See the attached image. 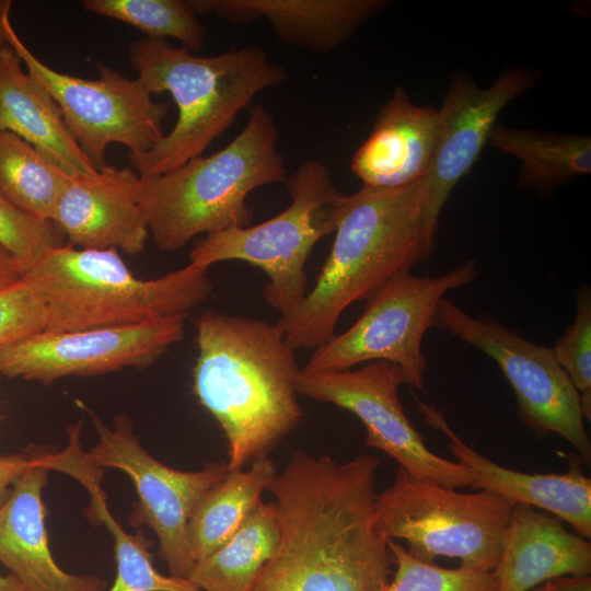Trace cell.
<instances>
[{
	"mask_svg": "<svg viewBox=\"0 0 591 591\" xmlns=\"http://www.w3.org/2000/svg\"><path fill=\"white\" fill-rule=\"evenodd\" d=\"M379 462L293 452L268 486L279 544L247 591H382L394 558L373 525Z\"/></svg>",
	"mask_w": 591,
	"mask_h": 591,
	"instance_id": "cell-1",
	"label": "cell"
},
{
	"mask_svg": "<svg viewBox=\"0 0 591 591\" xmlns=\"http://www.w3.org/2000/svg\"><path fill=\"white\" fill-rule=\"evenodd\" d=\"M196 347L193 390L224 434L229 471L268 456L302 419L300 368L282 329L206 311L196 321Z\"/></svg>",
	"mask_w": 591,
	"mask_h": 591,
	"instance_id": "cell-2",
	"label": "cell"
},
{
	"mask_svg": "<svg viewBox=\"0 0 591 591\" xmlns=\"http://www.w3.org/2000/svg\"><path fill=\"white\" fill-rule=\"evenodd\" d=\"M334 234L313 288L277 322L294 351L329 340L348 306L430 257L434 239L426 227L422 179L345 195Z\"/></svg>",
	"mask_w": 591,
	"mask_h": 591,
	"instance_id": "cell-3",
	"label": "cell"
},
{
	"mask_svg": "<svg viewBox=\"0 0 591 591\" xmlns=\"http://www.w3.org/2000/svg\"><path fill=\"white\" fill-rule=\"evenodd\" d=\"M137 79L150 94L169 92L177 107L173 129L149 151L129 154L140 177L151 178L202 155L260 92L280 85L286 70L257 45L196 56L163 38L129 46Z\"/></svg>",
	"mask_w": 591,
	"mask_h": 591,
	"instance_id": "cell-4",
	"label": "cell"
},
{
	"mask_svg": "<svg viewBox=\"0 0 591 591\" xmlns=\"http://www.w3.org/2000/svg\"><path fill=\"white\" fill-rule=\"evenodd\" d=\"M277 141L273 114L257 104L248 108L244 128L221 150L155 177H141V202L158 247L176 252L199 234L250 225L247 196L286 179Z\"/></svg>",
	"mask_w": 591,
	"mask_h": 591,
	"instance_id": "cell-5",
	"label": "cell"
},
{
	"mask_svg": "<svg viewBox=\"0 0 591 591\" xmlns=\"http://www.w3.org/2000/svg\"><path fill=\"white\" fill-rule=\"evenodd\" d=\"M23 276L43 301L49 331L114 327L189 314L213 288L206 268L188 264L141 279L115 248L70 244L48 250Z\"/></svg>",
	"mask_w": 591,
	"mask_h": 591,
	"instance_id": "cell-6",
	"label": "cell"
},
{
	"mask_svg": "<svg viewBox=\"0 0 591 591\" xmlns=\"http://www.w3.org/2000/svg\"><path fill=\"white\" fill-rule=\"evenodd\" d=\"M290 205L254 225L205 235L189 252V263L208 269L220 262L241 260L263 269V293L280 316L299 306L308 293L305 264L316 243L334 233L345 194L329 169L317 160L302 163L285 179Z\"/></svg>",
	"mask_w": 591,
	"mask_h": 591,
	"instance_id": "cell-7",
	"label": "cell"
},
{
	"mask_svg": "<svg viewBox=\"0 0 591 591\" xmlns=\"http://www.w3.org/2000/svg\"><path fill=\"white\" fill-rule=\"evenodd\" d=\"M513 503L479 490L459 493L415 478L398 466L393 483L374 498V530L385 540H404L415 558L433 563L459 558L461 567L494 571Z\"/></svg>",
	"mask_w": 591,
	"mask_h": 591,
	"instance_id": "cell-8",
	"label": "cell"
},
{
	"mask_svg": "<svg viewBox=\"0 0 591 591\" xmlns=\"http://www.w3.org/2000/svg\"><path fill=\"white\" fill-rule=\"evenodd\" d=\"M476 276V262L468 259L433 277L407 271L392 278L367 300L349 328L313 349L301 370L344 371L390 361L401 368L405 384L422 391L427 367L422 339L432 327L436 308L449 291L465 287Z\"/></svg>",
	"mask_w": 591,
	"mask_h": 591,
	"instance_id": "cell-9",
	"label": "cell"
},
{
	"mask_svg": "<svg viewBox=\"0 0 591 591\" xmlns=\"http://www.w3.org/2000/svg\"><path fill=\"white\" fill-rule=\"evenodd\" d=\"M10 11L9 1L0 16L7 44L53 96L68 131L97 170L106 165V150L113 143L128 148L129 154H139L159 142L164 136L166 103L153 101L138 79H129L104 63H97L100 76L92 80L50 68L20 38Z\"/></svg>",
	"mask_w": 591,
	"mask_h": 591,
	"instance_id": "cell-10",
	"label": "cell"
},
{
	"mask_svg": "<svg viewBox=\"0 0 591 591\" xmlns=\"http://www.w3.org/2000/svg\"><path fill=\"white\" fill-rule=\"evenodd\" d=\"M432 327L493 359L513 390L520 422L538 437L560 436L590 464L591 441L580 397L552 348L526 340L490 317L472 316L447 298L436 308Z\"/></svg>",
	"mask_w": 591,
	"mask_h": 591,
	"instance_id": "cell-11",
	"label": "cell"
},
{
	"mask_svg": "<svg viewBox=\"0 0 591 591\" xmlns=\"http://www.w3.org/2000/svg\"><path fill=\"white\" fill-rule=\"evenodd\" d=\"M97 442L85 452L95 467L117 468L135 484L138 503L132 517L152 529L169 575L187 579L194 566L188 522L200 499L228 474V463H208L199 471H179L154 459L140 444L131 420L120 415L112 428L89 410Z\"/></svg>",
	"mask_w": 591,
	"mask_h": 591,
	"instance_id": "cell-12",
	"label": "cell"
},
{
	"mask_svg": "<svg viewBox=\"0 0 591 591\" xmlns=\"http://www.w3.org/2000/svg\"><path fill=\"white\" fill-rule=\"evenodd\" d=\"M401 368L372 361L357 370L308 372L300 369L298 394L350 412L366 429V443L393 457L417 479L449 489L471 487L470 468L431 452L405 414L398 389Z\"/></svg>",
	"mask_w": 591,
	"mask_h": 591,
	"instance_id": "cell-13",
	"label": "cell"
},
{
	"mask_svg": "<svg viewBox=\"0 0 591 591\" xmlns=\"http://www.w3.org/2000/svg\"><path fill=\"white\" fill-rule=\"evenodd\" d=\"M188 315L81 331L43 329L0 349V375L50 384L71 375L143 369L183 339Z\"/></svg>",
	"mask_w": 591,
	"mask_h": 591,
	"instance_id": "cell-14",
	"label": "cell"
},
{
	"mask_svg": "<svg viewBox=\"0 0 591 591\" xmlns=\"http://www.w3.org/2000/svg\"><path fill=\"white\" fill-rule=\"evenodd\" d=\"M537 79L525 68L508 70L488 88L466 74L451 81L439 112V135L430 167L422 178L424 215L434 239L441 210L456 183L471 170L502 109L531 90Z\"/></svg>",
	"mask_w": 591,
	"mask_h": 591,
	"instance_id": "cell-15",
	"label": "cell"
},
{
	"mask_svg": "<svg viewBox=\"0 0 591 591\" xmlns=\"http://www.w3.org/2000/svg\"><path fill=\"white\" fill-rule=\"evenodd\" d=\"M142 178L129 167L105 165L70 175L53 221L79 248H115L135 255L149 237L141 202Z\"/></svg>",
	"mask_w": 591,
	"mask_h": 591,
	"instance_id": "cell-16",
	"label": "cell"
},
{
	"mask_svg": "<svg viewBox=\"0 0 591 591\" xmlns=\"http://www.w3.org/2000/svg\"><path fill=\"white\" fill-rule=\"evenodd\" d=\"M427 424L441 431L459 462L472 473L471 488L487 490L514 503L545 510L569 523L582 537H591V479L583 475L579 461H569L565 473H525L503 467L477 453L449 426L433 405L416 397Z\"/></svg>",
	"mask_w": 591,
	"mask_h": 591,
	"instance_id": "cell-17",
	"label": "cell"
},
{
	"mask_svg": "<svg viewBox=\"0 0 591 591\" xmlns=\"http://www.w3.org/2000/svg\"><path fill=\"white\" fill-rule=\"evenodd\" d=\"M439 135V112L414 104L397 88L380 108L372 130L352 155L350 167L372 188H397L422 179Z\"/></svg>",
	"mask_w": 591,
	"mask_h": 591,
	"instance_id": "cell-18",
	"label": "cell"
},
{
	"mask_svg": "<svg viewBox=\"0 0 591 591\" xmlns=\"http://www.w3.org/2000/svg\"><path fill=\"white\" fill-rule=\"evenodd\" d=\"M196 14L232 23L267 20L278 39L316 54L345 44L389 3L385 0H188Z\"/></svg>",
	"mask_w": 591,
	"mask_h": 591,
	"instance_id": "cell-19",
	"label": "cell"
},
{
	"mask_svg": "<svg viewBox=\"0 0 591 591\" xmlns=\"http://www.w3.org/2000/svg\"><path fill=\"white\" fill-rule=\"evenodd\" d=\"M48 473L35 459L15 482L0 511V563L26 591H103L105 580L69 573L51 555L42 498Z\"/></svg>",
	"mask_w": 591,
	"mask_h": 591,
	"instance_id": "cell-20",
	"label": "cell"
},
{
	"mask_svg": "<svg viewBox=\"0 0 591 591\" xmlns=\"http://www.w3.org/2000/svg\"><path fill=\"white\" fill-rule=\"evenodd\" d=\"M591 543L563 521L526 503H514L494 572L498 591H529L560 576H589Z\"/></svg>",
	"mask_w": 591,
	"mask_h": 591,
	"instance_id": "cell-21",
	"label": "cell"
},
{
	"mask_svg": "<svg viewBox=\"0 0 591 591\" xmlns=\"http://www.w3.org/2000/svg\"><path fill=\"white\" fill-rule=\"evenodd\" d=\"M22 65L8 44L0 48V130L19 136L70 175L95 172L53 96Z\"/></svg>",
	"mask_w": 591,
	"mask_h": 591,
	"instance_id": "cell-22",
	"label": "cell"
},
{
	"mask_svg": "<svg viewBox=\"0 0 591 591\" xmlns=\"http://www.w3.org/2000/svg\"><path fill=\"white\" fill-rule=\"evenodd\" d=\"M81 422L68 429L69 443L60 453L38 456V464L80 482L90 494L88 515L109 531L114 541L116 578L109 591H200L190 580L164 576L153 566L150 543L142 534L127 533L107 508L101 487L103 468L93 466L80 443Z\"/></svg>",
	"mask_w": 591,
	"mask_h": 591,
	"instance_id": "cell-23",
	"label": "cell"
},
{
	"mask_svg": "<svg viewBox=\"0 0 591 591\" xmlns=\"http://www.w3.org/2000/svg\"><path fill=\"white\" fill-rule=\"evenodd\" d=\"M487 144L519 159L518 184L543 197L591 172V139L583 135L512 128L497 123Z\"/></svg>",
	"mask_w": 591,
	"mask_h": 591,
	"instance_id": "cell-24",
	"label": "cell"
},
{
	"mask_svg": "<svg viewBox=\"0 0 591 591\" xmlns=\"http://www.w3.org/2000/svg\"><path fill=\"white\" fill-rule=\"evenodd\" d=\"M274 462L264 456L247 470L229 471L197 503L188 522L194 564L223 545L262 500L276 475Z\"/></svg>",
	"mask_w": 591,
	"mask_h": 591,
	"instance_id": "cell-25",
	"label": "cell"
},
{
	"mask_svg": "<svg viewBox=\"0 0 591 591\" xmlns=\"http://www.w3.org/2000/svg\"><path fill=\"white\" fill-rule=\"evenodd\" d=\"M279 540L276 503L260 501L223 545L194 564L187 579L200 591H247Z\"/></svg>",
	"mask_w": 591,
	"mask_h": 591,
	"instance_id": "cell-26",
	"label": "cell"
},
{
	"mask_svg": "<svg viewBox=\"0 0 591 591\" xmlns=\"http://www.w3.org/2000/svg\"><path fill=\"white\" fill-rule=\"evenodd\" d=\"M70 174L19 136L0 130V192L25 212L53 221Z\"/></svg>",
	"mask_w": 591,
	"mask_h": 591,
	"instance_id": "cell-27",
	"label": "cell"
},
{
	"mask_svg": "<svg viewBox=\"0 0 591 591\" xmlns=\"http://www.w3.org/2000/svg\"><path fill=\"white\" fill-rule=\"evenodd\" d=\"M83 8L94 14L129 24L150 38L172 37L189 51L199 50L207 28L188 0H84Z\"/></svg>",
	"mask_w": 591,
	"mask_h": 591,
	"instance_id": "cell-28",
	"label": "cell"
},
{
	"mask_svg": "<svg viewBox=\"0 0 591 591\" xmlns=\"http://www.w3.org/2000/svg\"><path fill=\"white\" fill-rule=\"evenodd\" d=\"M396 566L382 591H498L494 571L443 568L413 557L395 540H387Z\"/></svg>",
	"mask_w": 591,
	"mask_h": 591,
	"instance_id": "cell-29",
	"label": "cell"
},
{
	"mask_svg": "<svg viewBox=\"0 0 591 591\" xmlns=\"http://www.w3.org/2000/svg\"><path fill=\"white\" fill-rule=\"evenodd\" d=\"M552 349L556 361L579 394L583 417L590 422L591 290L588 285L577 291L575 318Z\"/></svg>",
	"mask_w": 591,
	"mask_h": 591,
	"instance_id": "cell-30",
	"label": "cell"
},
{
	"mask_svg": "<svg viewBox=\"0 0 591 591\" xmlns=\"http://www.w3.org/2000/svg\"><path fill=\"white\" fill-rule=\"evenodd\" d=\"M63 244V235L51 220L34 217L0 192V250L24 269L31 268L48 250Z\"/></svg>",
	"mask_w": 591,
	"mask_h": 591,
	"instance_id": "cell-31",
	"label": "cell"
},
{
	"mask_svg": "<svg viewBox=\"0 0 591 591\" xmlns=\"http://www.w3.org/2000/svg\"><path fill=\"white\" fill-rule=\"evenodd\" d=\"M45 328V306L24 276L0 289V349Z\"/></svg>",
	"mask_w": 591,
	"mask_h": 591,
	"instance_id": "cell-32",
	"label": "cell"
},
{
	"mask_svg": "<svg viewBox=\"0 0 591 591\" xmlns=\"http://www.w3.org/2000/svg\"><path fill=\"white\" fill-rule=\"evenodd\" d=\"M36 456L31 454L0 455V511L10 493L11 484L15 482L35 463Z\"/></svg>",
	"mask_w": 591,
	"mask_h": 591,
	"instance_id": "cell-33",
	"label": "cell"
},
{
	"mask_svg": "<svg viewBox=\"0 0 591 591\" xmlns=\"http://www.w3.org/2000/svg\"><path fill=\"white\" fill-rule=\"evenodd\" d=\"M549 591H591L589 576H560L545 582Z\"/></svg>",
	"mask_w": 591,
	"mask_h": 591,
	"instance_id": "cell-34",
	"label": "cell"
},
{
	"mask_svg": "<svg viewBox=\"0 0 591 591\" xmlns=\"http://www.w3.org/2000/svg\"><path fill=\"white\" fill-rule=\"evenodd\" d=\"M23 275V267L12 256L0 250V289L16 282Z\"/></svg>",
	"mask_w": 591,
	"mask_h": 591,
	"instance_id": "cell-35",
	"label": "cell"
},
{
	"mask_svg": "<svg viewBox=\"0 0 591 591\" xmlns=\"http://www.w3.org/2000/svg\"><path fill=\"white\" fill-rule=\"evenodd\" d=\"M0 591H26L23 584L12 575H0Z\"/></svg>",
	"mask_w": 591,
	"mask_h": 591,
	"instance_id": "cell-36",
	"label": "cell"
},
{
	"mask_svg": "<svg viewBox=\"0 0 591 591\" xmlns=\"http://www.w3.org/2000/svg\"><path fill=\"white\" fill-rule=\"evenodd\" d=\"M535 591H549L547 584L544 582L542 586L535 588Z\"/></svg>",
	"mask_w": 591,
	"mask_h": 591,
	"instance_id": "cell-37",
	"label": "cell"
},
{
	"mask_svg": "<svg viewBox=\"0 0 591 591\" xmlns=\"http://www.w3.org/2000/svg\"><path fill=\"white\" fill-rule=\"evenodd\" d=\"M8 2H9V1H8ZM4 44H7V40H5V38H4V36H3L2 32H1V28H0V48H1Z\"/></svg>",
	"mask_w": 591,
	"mask_h": 591,
	"instance_id": "cell-38",
	"label": "cell"
},
{
	"mask_svg": "<svg viewBox=\"0 0 591 591\" xmlns=\"http://www.w3.org/2000/svg\"><path fill=\"white\" fill-rule=\"evenodd\" d=\"M8 1H0V16H1V13L4 9V7L7 5Z\"/></svg>",
	"mask_w": 591,
	"mask_h": 591,
	"instance_id": "cell-39",
	"label": "cell"
}]
</instances>
